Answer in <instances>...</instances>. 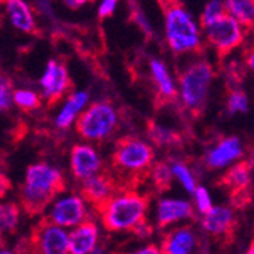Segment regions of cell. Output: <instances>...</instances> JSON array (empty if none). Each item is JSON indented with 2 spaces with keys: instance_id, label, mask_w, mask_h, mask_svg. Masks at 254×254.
I'll return each instance as SVG.
<instances>
[{
  "instance_id": "cell-8",
  "label": "cell",
  "mask_w": 254,
  "mask_h": 254,
  "mask_svg": "<svg viewBox=\"0 0 254 254\" xmlns=\"http://www.w3.org/2000/svg\"><path fill=\"white\" fill-rule=\"evenodd\" d=\"M34 245L38 254H70V242L65 228L46 219L34 232Z\"/></svg>"
},
{
  "instance_id": "cell-18",
  "label": "cell",
  "mask_w": 254,
  "mask_h": 254,
  "mask_svg": "<svg viewBox=\"0 0 254 254\" xmlns=\"http://www.w3.org/2000/svg\"><path fill=\"white\" fill-rule=\"evenodd\" d=\"M149 73L158 95L163 99L171 101L178 95V85L169 70V67L161 60L152 58L149 61Z\"/></svg>"
},
{
  "instance_id": "cell-11",
  "label": "cell",
  "mask_w": 254,
  "mask_h": 254,
  "mask_svg": "<svg viewBox=\"0 0 254 254\" xmlns=\"http://www.w3.org/2000/svg\"><path fill=\"white\" fill-rule=\"evenodd\" d=\"M102 160L98 151L87 143H79L72 148L70 152V168L75 178L84 181L90 177L99 174Z\"/></svg>"
},
{
  "instance_id": "cell-6",
  "label": "cell",
  "mask_w": 254,
  "mask_h": 254,
  "mask_svg": "<svg viewBox=\"0 0 254 254\" xmlns=\"http://www.w3.org/2000/svg\"><path fill=\"white\" fill-rule=\"evenodd\" d=\"M202 32L207 44L212 46L219 55L238 49L245 40V26L227 12L212 25L205 26Z\"/></svg>"
},
{
  "instance_id": "cell-14",
  "label": "cell",
  "mask_w": 254,
  "mask_h": 254,
  "mask_svg": "<svg viewBox=\"0 0 254 254\" xmlns=\"http://www.w3.org/2000/svg\"><path fill=\"white\" fill-rule=\"evenodd\" d=\"M88 99L90 96L84 90H78L68 95L57 114L55 125L61 129H67L76 124L82 111L88 107Z\"/></svg>"
},
{
  "instance_id": "cell-2",
  "label": "cell",
  "mask_w": 254,
  "mask_h": 254,
  "mask_svg": "<svg viewBox=\"0 0 254 254\" xmlns=\"http://www.w3.org/2000/svg\"><path fill=\"white\" fill-rule=\"evenodd\" d=\"M61 172L48 163H34L28 168L21 189V207L29 215H38L64 190Z\"/></svg>"
},
{
  "instance_id": "cell-26",
  "label": "cell",
  "mask_w": 254,
  "mask_h": 254,
  "mask_svg": "<svg viewBox=\"0 0 254 254\" xmlns=\"http://www.w3.org/2000/svg\"><path fill=\"white\" fill-rule=\"evenodd\" d=\"M152 178H154V184L155 188L161 192H165L171 188V183L174 178V172H172V166H168L166 163H158L155 165V168L152 169Z\"/></svg>"
},
{
  "instance_id": "cell-22",
  "label": "cell",
  "mask_w": 254,
  "mask_h": 254,
  "mask_svg": "<svg viewBox=\"0 0 254 254\" xmlns=\"http://www.w3.org/2000/svg\"><path fill=\"white\" fill-rule=\"evenodd\" d=\"M228 15L236 18L245 28L254 26V2L251 0H224Z\"/></svg>"
},
{
  "instance_id": "cell-33",
  "label": "cell",
  "mask_w": 254,
  "mask_h": 254,
  "mask_svg": "<svg viewBox=\"0 0 254 254\" xmlns=\"http://www.w3.org/2000/svg\"><path fill=\"white\" fill-rule=\"evenodd\" d=\"M119 0H101V3L98 6V15L101 18H108L114 14L118 8Z\"/></svg>"
},
{
  "instance_id": "cell-23",
  "label": "cell",
  "mask_w": 254,
  "mask_h": 254,
  "mask_svg": "<svg viewBox=\"0 0 254 254\" xmlns=\"http://www.w3.org/2000/svg\"><path fill=\"white\" fill-rule=\"evenodd\" d=\"M225 5H224V0H209L202 11H201V15H199V23L202 29L205 26L212 25L213 21H216L218 18H221L224 14H225Z\"/></svg>"
},
{
  "instance_id": "cell-37",
  "label": "cell",
  "mask_w": 254,
  "mask_h": 254,
  "mask_svg": "<svg viewBox=\"0 0 254 254\" xmlns=\"http://www.w3.org/2000/svg\"><path fill=\"white\" fill-rule=\"evenodd\" d=\"M247 254H254V241L251 242V245H250V248H248Z\"/></svg>"
},
{
  "instance_id": "cell-1",
  "label": "cell",
  "mask_w": 254,
  "mask_h": 254,
  "mask_svg": "<svg viewBox=\"0 0 254 254\" xmlns=\"http://www.w3.org/2000/svg\"><path fill=\"white\" fill-rule=\"evenodd\" d=\"M165 37L177 55L196 52L202 44L201 23L177 0H163Z\"/></svg>"
},
{
  "instance_id": "cell-20",
  "label": "cell",
  "mask_w": 254,
  "mask_h": 254,
  "mask_svg": "<svg viewBox=\"0 0 254 254\" xmlns=\"http://www.w3.org/2000/svg\"><path fill=\"white\" fill-rule=\"evenodd\" d=\"M195 248V235L189 227H180L169 232L161 242L163 254H190Z\"/></svg>"
},
{
  "instance_id": "cell-17",
  "label": "cell",
  "mask_w": 254,
  "mask_h": 254,
  "mask_svg": "<svg viewBox=\"0 0 254 254\" xmlns=\"http://www.w3.org/2000/svg\"><path fill=\"white\" fill-rule=\"evenodd\" d=\"M5 12L14 29L32 34L37 28L34 12L26 0H3Z\"/></svg>"
},
{
  "instance_id": "cell-35",
  "label": "cell",
  "mask_w": 254,
  "mask_h": 254,
  "mask_svg": "<svg viewBox=\"0 0 254 254\" xmlns=\"http://www.w3.org/2000/svg\"><path fill=\"white\" fill-rule=\"evenodd\" d=\"M129 254H163V253H161V250L155 245H148V247H143L137 251H132Z\"/></svg>"
},
{
  "instance_id": "cell-31",
  "label": "cell",
  "mask_w": 254,
  "mask_h": 254,
  "mask_svg": "<svg viewBox=\"0 0 254 254\" xmlns=\"http://www.w3.org/2000/svg\"><path fill=\"white\" fill-rule=\"evenodd\" d=\"M195 202H196V207H198V210L202 213V215H207L212 209H213V205H212V199H210V193L209 190H207L205 188H196L195 192Z\"/></svg>"
},
{
  "instance_id": "cell-12",
  "label": "cell",
  "mask_w": 254,
  "mask_h": 254,
  "mask_svg": "<svg viewBox=\"0 0 254 254\" xmlns=\"http://www.w3.org/2000/svg\"><path fill=\"white\" fill-rule=\"evenodd\" d=\"M244 154L242 142L238 137H225L207 154V165L212 169H222L238 161Z\"/></svg>"
},
{
  "instance_id": "cell-25",
  "label": "cell",
  "mask_w": 254,
  "mask_h": 254,
  "mask_svg": "<svg viewBox=\"0 0 254 254\" xmlns=\"http://www.w3.org/2000/svg\"><path fill=\"white\" fill-rule=\"evenodd\" d=\"M20 218V209L15 202H6L0 209V222L5 232H14L15 227L18 225Z\"/></svg>"
},
{
  "instance_id": "cell-15",
  "label": "cell",
  "mask_w": 254,
  "mask_h": 254,
  "mask_svg": "<svg viewBox=\"0 0 254 254\" xmlns=\"http://www.w3.org/2000/svg\"><path fill=\"white\" fill-rule=\"evenodd\" d=\"M227 190H230L236 204H242L241 198L247 195L250 183H251V166L247 161H239L227 171L221 181Z\"/></svg>"
},
{
  "instance_id": "cell-30",
  "label": "cell",
  "mask_w": 254,
  "mask_h": 254,
  "mask_svg": "<svg viewBox=\"0 0 254 254\" xmlns=\"http://www.w3.org/2000/svg\"><path fill=\"white\" fill-rule=\"evenodd\" d=\"M14 104V90L11 87V81H8L5 76L0 79V108L2 111H6Z\"/></svg>"
},
{
  "instance_id": "cell-27",
  "label": "cell",
  "mask_w": 254,
  "mask_h": 254,
  "mask_svg": "<svg viewBox=\"0 0 254 254\" xmlns=\"http://www.w3.org/2000/svg\"><path fill=\"white\" fill-rule=\"evenodd\" d=\"M149 137H151V140L154 143H157L158 146H169L180 140L178 134H175L174 131L165 128V127H160V125H151Z\"/></svg>"
},
{
  "instance_id": "cell-7",
  "label": "cell",
  "mask_w": 254,
  "mask_h": 254,
  "mask_svg": "<svg viewBox=\"0 0 254 254\" xmlns=\"http://www.w3.org/2000/svg\"><path fill=\"white\" fill-rule=\"evenodd\" d=\"M152 161V146L135 137H125L119 140L113 154V163L127 172H143L151 168Z\"/></svg>"
},
{
  "instance_id": "cell-16",
  "label": "cell",
  "mask_w": 254,
  "mask_h": 254,
  "mask_svg": "<svg viewBox=\"0 0 254 254\" xmlns=\"http://www.w3.org/2000/svg\"><path fill=\"white\" fill-rule=\"evenodd\" d=\"M98 239L99 232L96 224L91 221H84L68 235L70 254H93L98 248Z\"/></svg>"
},
{
  "instance_id": "cell-24",
  "label": "cell",
  "mask_w": 254,
  "mask_h": 254,
  "mask_svg": "<svg viewBox=\"0 0 254 254\" xmlns=\"http://www.w3.org/2000/svg\"><path fill=\"white\" fill-rule=\"evenodd\" d=\"M14 105L21 110H37L40 107V96L37 91L29 88H18L14 90Z\"/></svg>"
},
{
  "instance_id": "cell-28",
  "label": "cell",
  "mask_w": 254,
  "mask_h": 254,
  "mask_svg": "<svg viewBox=\"0 0 254 254\" xmlns=\"http://www.w3.org/2000/svg\"><path fill=\"white\" fill-rule=\"evenodd\" d=\"M172 172H174V177L183 184L184 189L188 192H195V189H196L195 177L192 175V171L186 165L181 163V161H175L172 165Z\"/></svg>"
},
{
  "instance_id": "cell-39",
  "label": "cell",
  "mask_w": 254,
  "mask_h": 254,
  "mask_svg": "<svg viewBox=\"0 0 254 254\" xmlns=\"http://www.w3.org/2000/svg\"><path fill=\"white\" fill-rule=\"evenodd\" d=\"M251 29H253V35H254V26H253V28H251Z\"/></svg>"
},
{
  "instance_id": "cell-38",
  "label": "cell",
  "mask_w": 254,
  "mask_h": 254,
  "mask_svg": "<svg viewBox=\"0 0 254 254\" xmlns=\"http://www.w3.org/2000/svg\"><path fill=\"white\" fill-rule=\"evenodd\" d=\"M0 254H14V253H12V251H9V250H3Z\"/></svg>"
},
{
  "instance_id": "cell-10",
  "label": "cell",
  "mask_w": 254,
  "mask_h": 254,
  "mask_svg": "<svg viewBox=\"0 0 254 254\" xmlns=\"http://www.w3.org/2000/svg\"><path fill=\"white\" fill-rule=\"evenodd\" d=\"M85 202L87 201L84 198L75 195L64 196L55 201L49 213V221L63 228H70L82 224L87 215Z\"/></svg>"
},
{
  "instance_id": "cell-19",
  "label": "cell",
  "mask_w": 254,
  "mask_h": 254,
  "mask_svg": "<svg viewBox=\"0 0 254 254\" xmlns=\"http://www.w3.org/2000/svg\"><path fill=\"white\" fill-rule=\"evenodd\" d=\"M192 205L184 199H161L157 209V219L160 227H168L181 219L192 218Z\"/></svg>"
},
{
  "instance_id": "cell-13",
  "label": "cell",
  "mask_w": 254,
  "mask_h": 254,
  "mask_svg": "<svg viewBox=\"0 0 254 254\" xmlns=\"http://www.w3.org/2000/svg\"><path fill=\"white\" fill-rule=\"evenodd\" d=\"M114 190H116V186H114L113 180L101 174H96L93 177L84 180L82 189H81L82 198L87 202L98 207V210L114 196Z\"/></svg>"
},
{
  "instance_id": "cell-29",
  "label": "cell",
  "mask_w": 254,
  "mask_h": 254,
  "mask_svg": "<svg viewBox=\"0 0 254 254\" xmlns=\"http://www.w3.org/2000/svg\"><path fill=\"white\" fill-rule=\"evenodd\" d=\"M250 108V101L248 96L244 93L242 90H233L228 95L227 99V110L230 114H239V113H247Z\"/></svg>"
},
{
  "instance_id": "cell-3",
  "label": "cell",
  "mask_w": 254,
  "mask_h": 254,
  "mask_svg": "<svg viewBox=\"0 0 254 254\" xmlns=\"http://www.w3.org/2000/svg\"><path fill=\"white\" fill-rule=\"evenodd\" d=\"M148 198L135 192H127L113 196L104 207L99 209L102 224L110 232H125L134 230L145 221L148 210Z\"/></svg>"
},
{
  "instance_id": "cell-4",
  "label": "cell",
  "mask_w": 254,
  "mask_h": 254,
  "mask_svg": "<svg viewBox=\"0 0 254 254\" xmlns=\"http://www.w3.org/2000/svg\"><path fill=\"white\" fill-rule=\"evenodd\" d=\"M213 76V67L205 60L193 61L184 68L178 78V96L184 108L190 113H198L204 108Z\"/></svg>"
},
{
  "instance_id": "cell-40",
  "label": "cell",
  "mask_w": 254,
  "mask_h": 254,
  "mask_svg": "<svg viewBox=\"0 0 254 254\" xmlns=\"http://www.w3.org/2000/svg\"><path fill=\"white\" fill-rule=\"evenodd\" d=\"M251 2H254V0H251Z\"/></svg>"
},
{
  "instance_id": "cell-9",
  "label": "cell",
  "mask_w": 254,
  "mask_h": 254,
  "mask_svg": "<svg viewBox=\"0 0 254 254\" xmlns=\"http://www.w3.org/2000/svg\"><path fill=\"white\" fill-rule=\"evenodd\" d=\"M40 88L46 101L51 104L60 101L70 88V76H68L67 67L57 60H51L41 73Z\"/></svg>"
},
{
  "instance_id": "cell-5",
  "label": "cell",
  "mask_w": 254,
  "mask_h": 254,
  "mask_svg": "<svg viewBox=\"0 0 254 254\" xmlns=\"http://www.w3.org/2000/svg\"><path fill=\"white\" fill-rule=\"evenodd\" d=\"M118 111L108 101L90 104L76 121L78 134L88 142H101L118 128Z\"/></svg>"
},
{
  "instance_id": "cell-34",
  "label": "cell",
  "mask_w": 254,
  "mask_h": 254,
  "mask_svg": "<svg viewBox=\"0 0 254 254\" xmlns=\"http://www.w3.org/2000/svg\"><path fill=\"white\" fill-rule=\"evenodd\" d=\"M90 2L91 0H63V3L70 9H79L82 6L88 5Z\"/></svg>"
},
{
  "instance_id": "cell-32",
  "label": "cell",
  "mask_w": 254,
  "mask_h": 254,
  "mask_svg": "<svg viewBox=\"0 0 254 254\" xmlns=\"http://www.w3.org/2000/svg\"><path fill=\"white\" fill-rule=\"evenodd\" d=\"M131 12H132V14H131V15H132V21L135 23V25H137L138 28H140V31H142L143 34H146V35H151L152 28H151V23H149V20H148L145 11H142V8L138 6V5L132 3Z\"/></svg>"
},
{
  "instance_id": "cell-36",
  "label": "cell",
  "mask_w": 254,
  "mask_h": 254,
  "mask_svg": "<svg viewBox=\"0 0 254 254\" xmlns=\"http://www.w3.org/2000/svg\"><path fill=\"white\" fill-rule=\"evenodd\" d=\"M245 63H247V67H248L250 70L254 73V48H253V49H250V51L247 52Z\"/></svg>"
},
{
  "instance_id": "cell-21",
  "label": "cell",
  "mask_w": 254,
  "mask_h": 254,
  "mask_svg": "<svg viewBox=\"0 0 254 254\" xmlns=\"http://www.w3.org/2000/svg\"><path fill=\"white\" fill-rule=\"evenodd\" d=\"M235 225V215L232 209L224 205L213 207V209L204 215L202 227L209 232L210 235H228L233 230Z\"/></svg>"
}]
</instances>
